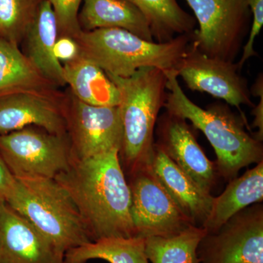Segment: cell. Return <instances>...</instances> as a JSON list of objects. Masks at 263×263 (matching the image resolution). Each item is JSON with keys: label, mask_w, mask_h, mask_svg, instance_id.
Wrapping results in <instances>:
<instances>
[{"label": "cell", "mask_w": 263, "mask_h": 263, "mask_svg": "<svg viewBox=\"0 0 263 263\" xmlns=\"http://www.w3.org/2000/svg\"><path fill=\"white\" fill-rule=\"evenodd\" d=\"M18 45L0 38V96L24 91L46 92L51 84L43 79Z\"/></svg>", "instance_id": "cell-22"}, {"label": "cell", "mask_w": 263, "mask_h": 263, "mask_svg": "<svg viewBox=\"0 0 263 263\" xmlns=\"http://www.w3.org/2000/svg\"><path fill=\"white\" fill-rule=\"evenodd\" d=\"M199 29L192 32L197 49L212 58L235 62L252 23L247 0H186Z\"/></svg>", "instance_id": "cell-6"}, {"label": "cell", "mask_w": 263, "mask_h": 263, "mask_svg": "<svg viewBox=\"0 0 263 263\" xmlns=\"http://www.w3.org/2000/svg\"><path fill=\"white\" fill-rule=\"evenodd\" d=\"M175 71L192 91L207 93L239 110L242 105L254 108L248 81L236 62L208 57L193 41Z\"/></svg>", "instance_id": "cell-10"}, {"label": "cell", "mask_w": 263, "mask_h": 263, "mask_svg": "<svg viewBox=\"0 0 263 263\" xmlns=\"http://www.w3.org/2000/svg\"><path fill=\"white\" fill-rule=\"evenodd\" d=\"M84 0H48L56 14L59 32L75 38L80 34L79 13Z\"/></svg>", "instance_id": "cell-25"}, {"label": "cell", "mask_w": 263, "mask_h": 263, "mask_svg": "<svg viewBox=\"0 0 263 263\" xmlns=\"http://www.w3.org/2000/svg\"><path fill=\"white\" fill-rule=\"evenodd\" d=\"M107 75L120 93L123 141L119 156L133 174L152 162L156 124L167 96V75L157 67H143L128 78Z\"/></svg>", "instance_id": "cell-3"}, {"label": "cell", "mask_w": 263, "mask_h": 263, "mask_svg": "<svg viewBox=\"0 0 263 263\" xmlns=\"http://www.w3.org/2000/svg\"><path fill=\"white\" fill-rule=\"evenodd\" d=\"M144 15L154 41H171L176 36L190 34L197 21L180 6L177 0H127Z\"/></svg>", "instance_id": "cell-20"}, {"label": "cell", "mask_w": 263, "mask_h": 263, "mask_svg": "<svg viewBox=\"0 0 263 263\" xmlns=\"http://www.w3.org/2000/svg\"><path fill=\"white\" fill-rule=\"evenodd\" d=\"M54 53L59 61L66 63L76 60L81 51L79 43L73 37L61 35L57 38Z\"/></svg>", "instance_id": "cell-27"}, {"label": "cell", "mask_w": 263, "mask_h": 263, "mask_svg": "<svg viewBox=\"0 0 263 263\" xmlns=\"http://www.w3.org/2000/svg\"><path fill=\"white\" fill-rule=\"evenodd\" d=\"M207 231L192 226L170 238L149 237L146 240V254L151 263H200L197 247Z\"/></svg>", "instance_id": "cell-23"}, {"label": "cell", "mask_w": 263, "mask_h": 263, "mask_svg": "<svg viewBox=\"0 0 263 263\" xmlns=\"http://www.w3.org/2000/svg\"><path fill=\"white\" fill-rule=\"evenodd\" d=\"M74 39L81 53L107 74L128 78L143 67L175 70L191 43L192 33L157 43L124 29L107 28L81 31Z\"/></svg>", "instance_id": "cell-4"}, {"label": "cell", "mask_w": 263, "mask_h": 263, "mask_svg": "<svg viewBox=\"0 0 263 263\" xmlns=\"http://www.w3.org/2000/svg\"><path fill=\"white\" fill-rule=\"evenodd\" d=\"M64 257L24 216L0 205V263H64Z\"/></svg>", "instance_id": "cell-13"}, {"label": "cell", "mask_w": 263, "mask_h": 263, "mask_svg": "<svg viewBox=\"0 0 263 263\" xmlns=\"http://www.w3.org/2000/svg\"><path fill=\"white\" fill-rule=\"evenodd\" d=\"M200 263H263V209L246 208L197 247Z\"/></svg>", "instance_id": "cell-9"}, {"label": "cell", "mask_w": 263, "mask_h": 263, "mask_svg": "<svg viewBox=\"0 0 263 263\" xmlns=\"http://www.w3.org/2000/svg\"><path fill=\"white\" fill-rule=\"evenodd\" d=\"M6 203L65 254L90 242L84 221L68 193L54 179L15 178Z\"/></svg>", "instance_id": "cell-5"}, {"label": "cell", "mask_w": 263, "mask_h": 263, "mask_svg": "<svg viewBox=\"0 0 263 263\" xmlns=\"http://www.w3.org/2000/svg\"><path fill=\"white\" fill-rule=\"evenodd\" d=\"M262 74L259 75L255 82L252 85L250 89L251 95L254 97H259V101L257 105H254L252 110V115L254 116L253 126L257 127V131L255 135H253L254 138L257 141H263V82Z\"/></svg>", "instance_id": "cell-28"}, {"label": "cell", "mask_w": 263, "mask_h": 263, "mask_svg": "<svg viewBox=\"0 0 263 263\" xmlns=\"http://www.w3.org/2000/svg\"><path fill=\"white\" fill-rule=\"evenodd\" d=\"M150 167L181 212L195 226L202 228L212 210L214 197L200 188L155 145Z\"/></svg>", "instance_id": "cell-15"}, {"label": "cell", "mask_w": 263, "mask_h": 263, "mask_svg": "<svg viewBox=\"0 0 263 263\" xmlns=\"http://www.w3.org/2000/svg\"><path fill=\"white\" fill-rule=\"evenodd\" d=\"M247 3L250 10L252 20L248 40L242 48V56L239 61L236 62L240 70H241L245 62L248 61L249 59L257 56V52L254 50V42L263 25V0H247Z\"/></svg>", "instance_id": "cell-26"}, {"label": "cell", "mask_w": 263, "mask_h": 263, "mask_svg": "<svg viewBox=\"0 0 263 263\" xmlns=\"http://www.w3.org/2000/svg\"><path fill=\"white\" fill-rule=\"evenodd\" d=\"M54 179L73 200L90 241L136 236L131 217L130 188L119 150L85 160H72L70 168Z\"/></svg>", "instance_id": "cell-1"}, {"label": "cell", "mask_w": 263, "mask_h": 263, "mask_svg": "<svg viewBox=\"0 0 263 263\" xmlns=\"http://www.w3.org/2000/svg\"><path fill=\"white\" fill-rule=\"evenodd\" d=\"M16 179L0 155V205L6 203L13 192Z\"/></svg>", "instance_id": "cell-29"}, {"label": "cell", "mask_w": 263, "mask_h": 263, "mask_svg": "<svg viewBox=\"0 0 263 263\" xmlns=\"http://www.w3.org/2000/svg\"><path fill=\"white\" fill-rule=\"evenodd\" d=\"M62 65L65 84L70 86L76 99L93 106H119L120 93L117 85L82 53Z\"/></svg>", "instance_id": "cell-18"}, {"label": "cell", "mask_w": 263, "mask_h": 263, "mask_svg": "<svg viewBox=\"0 0 263 263\" xmlns=\"http://www.w3.org/2000/svg\"><path fill=\"white\" fill-rule=\"evenodd\" d=\"M167 92L164 108L200 129L215 151L218 172L227 180L236 178L240 170L262 161V142L246 132L245 118L231 111L227 103H214L202 108L183 92L174 70L167 71Z\"/></svg>", "instance_id": "cell-2"}, {"label": "cell", "mask_w": 263, "mask_h": 263, "mask_svg": "<svg viewBox=\"0 0 263 263\" xmlns=\"http://www.w3.org/2000/svg\"><path fill=\"white\" fill-rule=\"evenodd\" d=\"M42 0H0V38L18 44Z\"/></svg>", "instance_id": "cell-24"}, {"label": "cell", "mask_w": 263, "mask_h": 263, "mask_svg": "<svg viewBox=\"0 0 263 263\" xmlns=\"http://www.w3.org/2000/svg\"><path fill=\"white\" fill-rule=\"evenodd\" d=\"M131 176L130 212L136 237L170 238L195 226L156 179L150 164Z\"/></svg>", "instance_id": "cell-8"}, {"label": "cell", "mask_w": 263, "mask_h": 263, "mask_svg": "<svg viewBox=\"0 0 263 263\" xmlns=\"http://www.w3.org/2000/svg\"><path fill=\"white\" fill-rule=\"evenodd\" d=\"M65 115L72 160L120 152L123 127L119 106H93L74 97Z\"/></svg>", "instance_id": "cell-11"}, {"label": "cell", "mask_w": 263, "mask_h": 263, "mask_svg": "<svg viewBox=\"0 0 263 263\" xmlns=\"http://www.w3.org/2000/svg\"><path fill=\"white\" fill-rule=\"evenodd\" d=\"M156 146L204 191L210 193L216 180V167L208 159L186 119L165 111L157 119Z\"/></svg>", "instance_id": "cell-12"}, {"label": "cell", "mask_w": 263, "mask_h": 263, "mask_svg": "<svg viewBox=\"0 0 263 263\" xmlns=\"http://www.w3.org/2000/svg\"><path fill=\"white\" fill-rule=\"evenodd\" d=\"M82 31L124 29L147 41L155 42L149 26L141 11L127 0H84L79 13Z\"/></svg>", "instance_id": "cell-17"}, {"label": "cell", "mask_w": 263, "mask_h": 263, "mask_svg": "<svg viewBox=\"0 0 263 263\" xmlns=\"http://www.w3.org/2000/svg\"><path fill=\"white\" fill-rule=\"evenodd\" d=\"M59 35L56 14L51 3L42 0L24 37L27 40L26 56L50 84L64 86L63 65L54 53Z\"/></svg>", "instance_id": "cell-16"}, {"label": "cell", "mask_w": 263, "mask_h": 263, "mask_svg": "<svg viewBox=\"0 0 263 263\" xmlns=\"http://www.w3.org/2000/svg\"><path fill=\"white\" fill-rule=\"evenodd\" d=\"M263 198V161L239 178L230 181L219 197H214L212 210L202 228L213 234L240 211Z\"/></svg>", "instance_id": "cell-19"}, {"label": "cell", "mask_w": 263, "mask_h": 263, "mask_svg": "<svg viewBox=\"0 0 263 263\" xmlns=\"http://www.w3.org/2000/svg\"><path fill=\"white\" fill-rule=\"evenodd\" d=\"M0 155L15 178L55 179L72 163L67 134L37 127L0 135Z\"/></svg>", "instance_id": "cell-7"}, {"label": "cell", "mask_w": 263, "mask_h": 263, "mask_svg": "<svg viewBox=\"0 0 263 263\" xmlns=\"http://www.w3.org/2000/svg\"><path fill=\"white\" fill-rule=\"evenodd\" d=\"M28 127L67 134L65 110L46 92L24 91L0 96V135Z\"/></svg>", "instance_id": "cell-14"}, {"label": "cell", "mask_w": 263, "mask_h": 263, "mask_svg": "<svg viewBox=\"0 0 263 263\" xmlns=\"http://www.w3.org/2000/svg\"><path fill=\"white\" fill-rule=\"evenodd\" d=\"M103 259L109 263H150L146 254V240L140 237H110L90 241L70 249L64 263H86Z\"/></svg>", "instance_id": "cell-21"}]
</instances>
